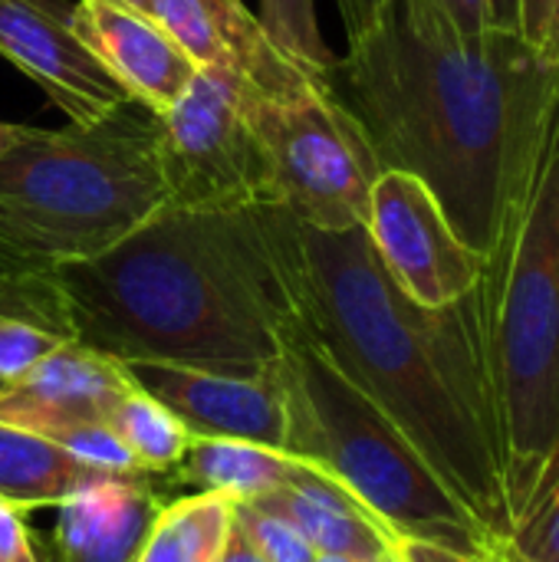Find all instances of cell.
Here are the masks:
<instances>
[{
    "instance_id": "1",
    "label": "cell",
    "mask_w": 559,
    "mask_h": 562,
    "mask_svg": "<svg viewBox=\"0 0 559 562\" xmlns=\"http://www.w3.org/2000/svg\"><path fill=\"white\" fill-rule=\"evenodd\" d=\"M382 171L415 175L455 234L491 257L559 112V63L517 30L465 36L432 0H385L323 72Z\"/></svg>"
},
{
    "instance_id": "2",
    "label": "cell",
    "mask_w": 559,
    "mask_h": 562,
    "mask_svg": "<svg viewBox=\"0 0 559 562\" xmlns=\"http://www.w3.org/2000/svg\"><path fill=\"white\" fill-rule=\"evenodd\" d=\"M287 280L310 339L418 448L448 491L507 543L514 514L491 412L478 300L415 303L366 227L320 231L287 214Z\"/></svg>"
},
{
    "instance_id": "3",
    "label": "cell",
    "mask_w": 559,
    "mask_h": 562,
    "mask_svg": "<svg viewBox=\"0 0 559 562\" xmlns=\"http://www.w3.org/2000/svg\"><path fill=\"white\" fill-rule=\"evenodd\" d=\"M277 204H161L99 257L49 270L79 346L119 362L264 375L297 329Z\"/></svg>"
},
{
    "instance_id": "4",
    "label": "cell",
    "mask_w": 559,
    "mask_h": 562,
    "mask_svg": "<svg viewBox=\"0 0 559 562\" xmlns=\"http://www.w3.org/2000/svg\"><path fill=\"white\" fill-rule=\"evenodd\" d=\"M165 204L158 115L125 102L69 128H26L0 155V273L99 257Z\"/></svg>"
},
{
    "instance_id": "5",
    "label": "cell",
    "mask_w": 559,
    "mask_h": 562,
    "mask_svg": "<svg viewBox=\"0 0 559 562\" xmlns=\"http://www.w3.org/2000/svg\"><path fill=\"white\" fill-rule=\"evenodd\" d=\"M474 300L504 484L517 517L559 448V112L524 201L484 260Z\"/></svg>"
},
{
    "instance_id": "6",
    "label": "cell",
    "mask_w": 559,
    "mask_h": 562,
    "mask_svg": "<svg viewBox=\"0 0 559 562\" xmlns=\"http://www.w3.org/2000/svg\"><path fill=\"white\" fill-rule=\"evenodd\" d=\"M277 375L290 458L343 484L395 537L494 562L501 540L448 491L395 422L297 329Z\"/></svg>"
},
{
    "instance_id": "7",
    "label": "cell",
    "mask_w": 559,
    "mask_h": 562,
    "mask_svg": "<svg viewBox=\"0 0 559 562\" xmlns=\"http://www.w3.org/2000/svg\"><path fill=\"white\" fill-rule=\"evenodd\" d=\"M241 105L267 155L277 207L320 231L366 227L382 168L359 125L320 82L287 95L241 82Z\"/></svg>"
},
{
    "instance_id": "8",
    "label": "cell",
    "mask_w": 559,
    "mask_h": 562,
    "mask_svg": "<svg viewBox=\"0 0 559 562\" xmlns=\"http://www.w3.org/2000/svg\"><path fill=\"white\" fill-rule=\"evenodd\" d=\"M165 204L188 211L270 201V165L241 105V79L201 66L181 99L158 115Z\"/></svg>"
},
{
    "instance_id": "9",
    "label": "cell",
    "mask_w": 559,
    "mask_h": 562,
    "mask_svg": "<svg viewBox=\"0 0 559 562\" xmlns=\"http://www.w3.org/2000/svg\"><path fill=\"white\" fill-rule=\"evenodd\" d=\"M366 234L389 277L422 306H451L474 293L484 273L448 224L438 198L409 171H382L372 184Z\"/></svg>"
},
{
    "instance_id": "10",
    "label": "cell",
    "mask_w": 559,
    "mask_h": 562,
    "mask_svg": "<svg viewBox=\"0 0 559 562\" xmlns=\"http://www.w3.org/2000/svg\"><path fill=\"white\" fill-rule=\"evenodd\" d=\"M0 53L76 125L99 122L132 102L79 36L72 7L63 0H0Z\"/></svg>"
},
{
    "instance_id": "11",
    "label": "cell",
    "mask_w": 559,
    "mask_h": 562,
    "mask_svg": "<svg viewBox=\"0 0 559 562\" xmlns=\"http://www.w3.org/2000/svg\"><path fill=\"white\" fill-rule=\"evenodd\" d=\"M191 438H231L287 454V398L277 366L264 375H224L171 362H122Z\"/></svg>"
},
{
    "instance_id": "12",
    "label": "cell",
    "mask_w": 559,
    "mask_h": 562,
    "mask_svg": "<svg viewBox=\"0 0 559 562\" xmlns=\"http://www.w3.org/2000/svg\"><path fill=\"white\" fill-rule=\"evenodd\" d=\"M72 23L122 89L155 115L171 109L201 69L148 10L132 3L79 0Z\"/></svg>"
},
{
    "instance_id": "13",
    "label": "cell",
    "mask_w": 559,
    "mask_h": 562,
    "mask_svg": "<svg viewBox=\"0 0 559 562\" xmlns=\"http://www.w3.org/2000/svg\"><path fill=\"white\" fill-rule=\"evenodd\" d=\"M132 385L119 359L66 342L16 382L0 385V422L53 438L72 425L109 422Z\"/></svg>"
},
{
    "instance_id": "14",
    "label": "cell",
    "mask_w": 559,
    "mask_h": 562,
    "mask_svg": "<svg viewBox=\"0 0 559 562\" xmlns=\"http://www.w3.org/2000/svg\"><path fill=\"white\" fill-rule=\"evenodd\" d=\"M148 13L211 69H224L264 95H287L316 79L293 66L241 0H148Z\"/></svg>"
},
{
    "instance_id": "15",
    "label": "cell",
    "mask_w": 559,
    "mask_h": 562,
    "mask_svg": "<svg viewBox=\"0 0 559 562\" xmlns=\"http://www.w3.org/2000/svg\"><path fill=\"white\" fill-rule=\"evenodd\" d=\"M165 477H105L66 504L53 540L46 543L49 562H138L145 540L168 504Z\"/></svg>"
},
{
    "instance_id": "16",
    "label": "cell",
    "mask_w": 559,
    "mask_h": 562,
    "mask_svg": "<svg viewBox=\"0 0 559 562\" xmlns=\"http://www.w3.org/2000/svg\"><path fill=\"white\" fill-rule=\"evenodd\" d=\"M257 504L290 517L316 553L359 562H399L395 533L385 530L343 484L310 464H303L287 487L257 497Z\"/></svg>"
},
{
    "instance_id": "17",
    "label": "cell",
    "mask_w": 559,
    "mask_h": 562,
    "mask_svg": "<svg viewBox=\"0 0 559 562\" xmlns=\"http://www.w3.org/2000/svg\"><path fill=\"white\" fill-rule=\"evenodd\" d=\"M76 342L49 273H0V385Z\"/></svg>"
},
{
    "instance_id": "18",
    "label": "cell",
    "mask_w": 559,
    "mask_h": 562,
    "mask_svg": "<svg viewBox=\"0 0 559 562\" xmlns=\"http://www.w3.org/2000/svg\"><path fill=\"white\" fill-rule=\"evenodd\" d=\"M303 461L231 438H191L181 464L168 474V487H194L227 494L231 501H257L287 487L300 474Z\"/></svg>"
},
{
    "instance_id": "19",
    "label": "cell",
    "mask_w": 559,
    "mask_h": 562,
    "mask_svg": "<svg viewBox=\"0 0 559 562\" xmlns=\"http://www.w3.org/2000/svg\"><path fill=\"white\" fill-rule=\"evenodd\" d=\"M115 477L76 461L53 438L0 422V501L26 510L59 507L79 491Z\"/></svg>"
},
{
    "instance_id": "20",
    "label": "cell",
    "mask_w": 559,
    "mask_h": 562,
    "mask_svg": "<svg viewBox=\"0 0 559 562\" xmlns=\"http://www.w3.org/2000/svg\"><path fill=\"white\" fill-rule=\"evenodd\" d=\"M234 520L227 494L201 491L165 504L138 562H214Z\"/></svg>"
},
{
    "instance_id": "21",
    "label": "cell",
    "mask_w": 559,
    "mask_h": 562,
    "mask_svg": "<svg viewBox=\"0 0 559 562\" xmlns=\"http://www.w3.org/2000/svg\"><path fill=\"white\" fill-rule=\"evenodd\" d=\"M112 431L125 441L138 468L152 477H165L181 464L188 451V428L148 392L132 385L109 415Z\"/></svg>"
},
{
    "instance_id": "22",
    "label": "cell",
    "mask_w": 559,
    "mask_h": 562,
    "mask_svg": "<svg viewBox=\"0 0 559 562\" xmlns=\"http://www.w3.org/2000/svg\"><path fill=\"white\" fill-rule=\"evenodd\" d=\"M257 20L267 30L270 43L323 86V72L336 63V53L320 33L313 0H260Z\"/></svg>"
},
{
    "instance_id": "23",
    "label": "cell",
    "mask_w": 559,
    "mask_h": 562,
    "mask_svg": "<svg viewBox=\"0 0 559 562\" xmlns=\"http://www.w3.org/2000/svg\"><path fill=\"white\" fill-rule=\"evenodd\" d=\"M507 550L527 562H559V448L514 517Z\"/></svg>"
},
{
    "instance_id": "24",
    "label": "cell",
    "mask_w": 559,
    "mask_h": 562,
    "mask_svg": "<svg viewBox=\"0 0 559 562\" xmlns=\"http://www.w3.org/2000/svg\"><path fill=\"white\" fill-rule=\"evenodd\" d=\"M234 520L247 530L254 547L264 553L267 562H313L316 550L300 533V527L283 517L280 510H270L257 501H234Z\"/></svg>"
},
{
    "instance_id": "25",
    "label": "cell",
    "mask_w": 559,
    "mask_h": 562,
    "mask_svg": "<svg viewBox=\"0 0 559 562\" xmlns=\"http://www.w3.org/2000/svg\"><path fill=\"white\" fill-rule=\"evenodd\" d=\"M53 441L59 448H66L76 461L102 471V474H115V477H152L138 468V461L132 458V451L125 448V441L112 431L109 422H86V425H72L59 435H53Z\"/></svg>"
},
{
    "instance_id": "26",
    "label": "cell",
    "mask_w": 559,
    "mask_h": 562,
    "mask_svg": "<svg viewBox=\"0 0 559 562\" xmlns=\"http://www.w3.org/2000/svg\"><path fill=\"white\" fill-rule=\"evenodd\" d=\"M514 30L537 53L559 63V0H517Z\"/></svg>"
},
{
    "instance_id": "27",
    "label": "cell",
    "mask_w": 559,
    "mask_h": 562,
    "mask_svg": "<svg viewBox=\"0 0 559 562\" xmlns=\"http://www.w3.org/2000/svg\"><path fill=\"white\" fill-rule=\"evenodd\" d=\"M465 36H481L494 26L491 0H432Z\"/></svg>"
},
{
    "instance_id": "28",
    "label": "cell",
    "mask_w": 559,
    "mask_h": 562,
    "mask_svg": "<svg viewBox=\"0 0 559 562\" xmlns=\"http://www.w3.org/2000/svg\"><path fill=\"white\" fill-rule=\"evenodd\" d=\"M30 540V524L23 520V510L0 501V562H13Z\"/></svg>"
},
{
    "instance_id": "29",
    "label": "cell",
    "mask_w": 559,
    "mask_h": 562,
    "mask_svg": "<svg viewBox=\"0 0 559 562\" xmlns=\"http://www.w3.org/2000/svg\"><path fill=\"white\" fill-rule=\"evenodd\" d=\"M395 557L399 562H478L455 553V550H445V547H435L425 540H402V537H395Z\"/></svg>"
},
{
    "instance_id": "30",
    "label": "cell",
    "mask_w": 559,
    "mask_h": 562,
    "mask_svg": "<svg viewBox=\"0 0 559 562\" xmlns=\"http://www.w3.org/2000/svg\"><path fill=\"white\" fill-rule=\"evenodd\" d=\"M336 3H339V13H343V23H346L349 40L359 36V33H366L376 23L379 10L385 7V0H336Z\"/></svg>"
},
{
    "instance_id": "31",
    "label": "cell",
    "mask_w": 559,
    "mask_h": 562,
    "mask_svg": "<svg viewBox=\"0 0 559 562\" xmlns=\"http://www.w3.org/2000/svg\"><path fill=\"white\" fill-rule=\"evenodd\" d=\"M214 562H267V560H264V553L254 547V540L247 537V530H244L237 520H231L227 540H224V547H221V553L214 557Z\"/></svg>"
},
{
    "instance_id": "32",
    "label": "cell",
    "mask_w": 559,
    "mask_h": 562,
    "mask_svg": "<svg viewBox=\"0 0 559 562\" xmlns=\"http://www.w3.org/2000/svg\"><path fill=\"white\" fill-rule=\"evenodd\" d=\"M491 16H494V26H507V30H514V20H517V0H491Z\"/></svg>"
},
{
    "instance_id": "33",
    "label": "cell",
    "mask_w": 559,
    "mask_h": 562,
    "mask_svg": "<svg viewBox=\"0 0 559 562\" xmlns=\"http://www.w3.org/2000/svg\"><path fill=\"white\" fill-rule=\"evenodd\" d=\"M13 562H49V557H46V550L36 543V533L30 530V540L23 543V550L13 557Z\"/></svg>"
},
{
    "instance_id": "34",
    "label": "cell",
    "mask_w": 559,
    "mask_h": 562,
    "mask_svg": "<svg viewBox=\"0 0 559 562\" xmlns=\"http://www.w3.org/2000/svg\"><path fill=\"white\" fill-rule=\"evenodd\" d=\"M20 132H23V125H10V122H0V155L20 138Z\"/></svg>"
},
{
    "instance_id": "35",
    "label": "cell",
    "mask_w": 559,
    "mask_h": 562,
    "mask_svg": "<svg viewBox=\"0 0 559 562\" xmlns=\"http://www.w3.org/2000/svg\"><path fill=\"white\" fill-rule=\"evenodd\" d=\"M494 562H527V560H521L517 553H511V550H507V543H501V547H497V553H494Z\"/></svg>"
},
{
    "instance_id": "36",
    "label": "cell",
    "mask_w": 559,
    "mask_h": 562,
    "mask_svg": "<svg viewBox=\"0 0 559 562\" xmlns=\"http://www.w3.org/2000/svg\"><path fill=\"white\" fill-rule=\"evenodd\" d=\"M313 562H359V560H349V557H329V553H316V560Z\"/></svg>"
},
{
    "instance_id": "37",
    "label": "cell",
    "mask_w": 559,
    "mask_h": 562,
    "mask_svg": "<svg viewBox=\"0 0 559 562\" xmlns=\"http://www.w3.org/2000/svg\"><path fill=\"white\" fill-rule=\"evenodd\" d=\"M122 3H132V7H138V10H148V0H122Z\"/></svg>"
}]
</instances>
